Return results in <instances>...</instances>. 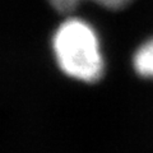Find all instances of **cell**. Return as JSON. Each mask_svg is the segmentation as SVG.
I'll list each match as a JSON object with an SVG mask.
<instances>
[{"mask_svg": "<svg viewBox=\"0 0 153 153\" xmlns=\"http://www.w3.org/2000/svg\"><path fill=\"white\" fill-rule=\"evenodd\" d=\"M56 60L65 74L93 83L103 74V57L92 27L80 19H68L54 36Z\"/></svg>", "mask_w": 153, "mask_h": 153, "instance_id": "obj_1", "label": "cell"}, {"mask_svg": "<svg viewBox=\"0 0 153 153\" xmlns=\"http://www.w3.org/2000/svg\"><path fill=\"white\" fill-rule=\"evenodd\" d=\"M79 0H50V3L54 5L55 9H57L59 12H69L71 9H74L75 5L78 4ZM94 1L100 3L101 5H105L107 8L117 9L121 8L124 5H126L128 3H130L131 0H94Z\"/></svg>", "mask_w": 153, "mask_h": 153, "instance_id": "obj_3", "label": "cell"}, {"mask_svg": "<svg viewBox=\"0 0 153 153\" xmlns=\"http://www.w3.org/2000/svg\"><path fill=\"white\" fill-rule=\"evenodd\" d=\"M133 65L143 78H153V38L143 44L133 57Z\"/></svg>", "mask_w": 153, "mask_h": 153, "instance_id": "obj_2", "label": "cell"}]
</instances>
